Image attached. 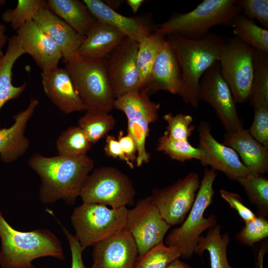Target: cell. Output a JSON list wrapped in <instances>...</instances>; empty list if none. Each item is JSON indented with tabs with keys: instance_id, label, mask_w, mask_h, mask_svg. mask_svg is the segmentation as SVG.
I'll return each instance as SVG.
<instances>
[{
	"instance_id": "1",
	"label": "cell",
	"mask_w": 268,
	"mask_h": 268,
	"mask_svg": "<svg viewBox=\"0 0 268 268\" xmlns=\"http://www.w3.org/2000/svg\"><path fill=\"white\" fill-rule=\"evenodd\" d=\"M28 166L39 176V198L44 204L62 200L73 205L82 185L94 167L95 161L86 155L45 156L37 153L28 160Z\"/></svg>"
},
{
	"instance_id": "2",
	"label": "cell",
	"mask_w": 268,
	"mask_h": 268,
	"mask_svg": "<svg viewBox=\"0 0 268 268\" xmlns=\"http://www.w3.org/2000/svg\"><path fill=\"white\" fill-rule=\"evenodd\" d=\"M227 38L209 32L200 39L193 40L176 35L166 39L176 54L181 69L183 87L180 96L184 102L197 109L200 100V80L206 70L218 61Z\"/></svg>"
},
{
	"instance_id": "3",
	"label": "cell",
	"mask_w": 268,
	"mask_h": 268,
	"mask_svg": "<svg viewBox=\"0 0 268 268\" xmlns=\"http://www.w3.org/2000/svg\"><path fill=\"white\" fill-rule=\"evenodd\" d=\"M0 237L2 268H35L33 261L46 257L66 259L62 244L52 231L47 229L17 230L5 220L0 210Z\"/></svg>"
},
{
	"instance_id": "4",
	"label": "cell",
	"mask_w": 268,
	"mask_h": 268,
	"mask_svg": "<svg viewBox=\"0 0 268 268\" xmlns=\"http://www.w3.org/2000/svg\"><path fill=\"white\" fill-rule=\"evenodd\" d=\"M241 10L237 0H204L186 13L175 12L165 22L156 25L154 31L166 35H176L200 39L216 25L230 26Z\"/></svg>"
},
{
	"instance_id": "5",
	"label": "cell",
	"mask_w": 268,
	"mask_h": 268,
	"mask_svg": "<svg viewBox=\"0 0 268 268\" xmlns=\"http://www.w3.org/2000/svg\"><path fill=\"white\" fill-rule=\"evenodd\" d=\"M63 62L86 111L110 113L116 99L107 74L106 59L74 55Z\"/></svg>"
},
{
	"instance_id": "6",
	"label": "cell",
	"mask_w": 268,
	"mask_h": 268,
	"mask_svg": "<svg viewBox=\"0 0 268 268\" xmlns=\"http://www.w3.org/2000/svg\"><path fill=\"white\" fill-rule=\"evenodd\" d=\"M217 173L205 168L193 205L181 226L172 230L167 236V246L176 248L184 259L191 258L201 234L217 223L214 214L205 218L203 214L211 204L214 195L213 185Z\"/></svg>"
},
{
	"instance_id": "7",
	"label": "cell",
	"mask_w": 268,
	"mask_h": 268,
	"mask_svg": "<svg viewBox=\"0 0 268 268\" xmlns=\"http://www.w3.org/2000/svg\"><path fill=\"white\" fill-rule=\"evenodd\" d=\"M128 210L127 207L110 208L83 202L73 209L70 217L74 236L84 250L94 246L125 229Z\"/></svg>"
},
{
	"instance_id": "8",
	"label": "cell",
	"mask_w": 268,
	"mask_h": 268,
	"mask_svg": "<svg viewBox=\"0 0 268 268\" xmlns=\"http://www.w3.org/2000/svg\"><path fill=\"white\" fill-rule=\"evenodd\" d=\"M135 191L131 178L110 166L95 169L86 178L79 197L84 202L121 208L134 203Z\"/></svg>"
},
{
	"instance_id": "9",
	"label": "cell",
	"mask_w": 268,
	"mask_h": 268,
	"mask_svg": "<svg viewBox=\"0 0 268 268\" xmlns=\"http://www.w3.org/2000/svg\"><path fill=\"white\" fill-rule=\"evenodd\" d=\"M255 49L238 38H227L219 59L221 75L236 103L249 100L253 79Z\"/></svg>"
},
{
	"instance_id": "10",
	"label": "cell",
	"mask_w": 268,
	"mask_h": 268,
	"mask_svg": "<svg viewBox=\"0 0 268 268\" xmlns=\"http://www.w3.org/2000/svg\"><path fill=\"white\" fill-rule=\"evenodd\" d=\"M200 183L199 174L191 172L166 188L152 189L151 200L170 226L185 220L195 201Z\"/></svg>"
},
{
	"instance_id": "11",
	"label": "cell",
	"mask_w": 268,
	"mask_h": 268,
	"mask_svg": "<svg viewBox=\"0 0 268 268\" xmlns=\"http://www.w3.org/2000/svg\"><path fill=\"white\" fill-rule=\"evenodd\" d=\"M170 227L150 196L139 200L134 208L128 210L125 229L135 242L138 257L163 241Z\"/></svg>"
},
{
	"instance_id": "12",
	"label": "cell",
	"mask_w": 268,
	"mask_h": 268,
	"mask_svg": "<svg viewBox=\"0 0 268 268\" xmlns=\"http://www.w3.org/2000/svg\"><path fill=\"white\" fill-rule=\"evenodd\" d=\"M199 94L200 101H204L214 109L226 132L243 127L231 91L221 75L218 61L209 67L201 77Z\"/></svg>"
},
{
	"instance_id": "13",
	"label": "cell",
	"mask_w": 268,
	"mask_h": 268,
	"mask_svg": "<svg viewBox=\"0 0 268 268\" xmlns=\"http://www.w3.org/2000/svg\"><path fill=\"white\" fill-rule=\"evenodd\" d=\"M138 42L125 37L106 59L107 71L115 99L140 90L136 56Z\"/></svg>"
},
{
	"instance_id": "14",
	"label": "cell",
	"mask_w": 268,
	"mask_h": 268,
	"mask_svg": "<svg viewBox=\"0 0 268 268\" xmlns=\"http://www.w3.org/2000/svg\"><path fill=\"white\" fill-rule=\"evenodd\" d=\"M198 132V147L201 152L200 162L202 165L209 166L214 171H220L229 179L235 181L250 173L235 151L214 138L209 123L201 122Z\"/></svg>"
},
{
	"instance_id": "15",
	"label": "cell",
	"mask_w": 268,
	"mask_h": 268,
	"mask_svg": "<svg viewBox=\"0 0 268 268\" xmlns=\"http://www.w3.org/2000/svg\"><path fill=\"white\" fill-rule=\"evenodd\" d=\"M91 268H134L137 248L126 229L93 246Z\"/></svg>"
},
{
	"instance_id": "16",
	"label": "cell",
	"mask_w": 268,
	"mask_h": 268,
	"mask_svg": "<svg viewBox=\"0 0 268 268\" xmlns=\"http://www.w3.org/2000/svg\"><path fill=\"white\" fill-rule=\"evenodd\" d=\"M25 54H28L46 72L58 67L62 54L55 43L31 20L16 31Z\"/></svg>"
},
{
	"instance_id": "17",
	"label": "cell",
	"mask_w": 268,
	"mask_h": 268,
	"mask_svg": "<svg viewBox=\"0 0 268 268\" xmlns=\"http://www.w3.org/2000/svg\"><path fill=\"white\" fill-rule=\"evenodd\" d=\"M182 87L183 77L180 64L166 38L155 58L149 81L144 88L150 95L163 90L180 95Z\"/></svg>"
},
{
	"instance_id": "18",
	"label": "cell",
	"mask_w": 268,
	"mask_h": 268,
	"mask_svg": "<svg viewBox=\"0 0 268 268\" xmlns=\"http://www.w3.org/2000/svg\"><path fill=\"white\" fill-rule=\"evenodd\" d=\"M43 90L51 101L65 114L86 111L71 77L65 68L58 67L41 72Z\"/></svg>"
},
{
	"instance_id": "19",
	"label": "cell",
	"mask_w": 268,
	"mask_h": 268,
	"mask_svg": "<svg viewBox=\"0 0 268 268\" xmlns=\"http://www.w3.org/2000/svg\"><path fill=\"white\" fill-rule=\"evenodd\" d=\"M83 1L97 21L115 27L126 37L138 43L155 30L156 26L149 19L142 17L124 16L100 0H83Z\"/></svg>"
},
{
	"instance_id": "20",
	"label": "cell",
	"mask_w": 268,
	"mask_h": 268,
	"mask_svg": "<svg viewBox=\"0 0 268 268\" xmlns=\"http://www.w3.org/2000/svg\"><path fill=\"white\" fill-rule=\"evenodd\" d=\"M39 101L31 98L28 107L13 117V124L9 128L0 129V159L5 163L15 162L23 156L30 145L24 133Z\"/></svg>"
},
{
	"instance_id": "21",
	"label": "cell",
	"mask_w": 268,
	"mask_h": 268,
	"mask_svg": "<svg viewBox=\"0 0 268 268\" xmlns=\"http://www.w3.org/2000/svg\"><path fill=\"white\" fill-rule=\"evenodd\" d=\"M33 20L58 47L63 60L74 56L85 38L47 8L40 10Z\"/></svg>"
},
{
	"instance_id": "22",
	"label": "cell",
	"mask_w": 268,
	"mask_h": 268,
	"mask_svg": "<svg viewBox=\"0 0 268 268\" xmlns=\"http://www.w3.org/2000/svg\"><path fill=\"white\" fill-rule=\"evenodd\" d=\"M223 144L232 148L250 173L264 174L268 170V148L258 141L243 127L226 132Z\"/></svg>"
},
{
	"instance_id": "23",
	"label": "cell",
	"mask_w": 268,
	"mask_h": 268,
	"mask_svg": "<svg viewBox=\"0 0 268 268\" xmlns=\"http://www.w3.org/2000/svg\"><path fill=\"white\" fill-rule=\"evenodd\" d=\"M125 37L115 27L97 21L85 36L74 55L93 59H105Z\"/></svg>"
},
{
	"instance_id": "24",
	"label": "cell",
	"mask_w": 268,
	"mask_h": 268,
	"mask_svg": "<svg viewBox=\"0 0 268 268\" xmlns=\"http://www.w3.org/2000/svg\"><path fill=\"white\" fill-rule=\"evenodd\" d=\"M47 8L78 33L86 36L97 20L83 1L79 0H48Z\"/></svg>"
},
{
	"instance_id": "25",
	"label": "cell",
	"mask_w": 268,
	"mask_h": 268,
	"mask_svg": "<svg viewBox=\"0 0 268 268\" xmlns=\"http://www.w3.org/2000/svg\"><path fill=\"white\" fill-rule=\"evenodd\" d=\"M7 42L6 51L0 61V110L7 102L18 98L27 87L26 82L18 86L12 83L13 65L25 52L16 35L8 38Z\"/></svg>"
},
{
	"instance_id": "26",
	"label": "cell",
	"mask_w": 268,
	"mask_h": 268,
	"mask_svg": "<svg viewBox=\"0 0 268 268\" xmlns=\"http://www.w3.org/2000/svg\"><path fill=\"white\" fill-rule=\"evenodd\" d=\"M149 96L145 88L131 92L116 99L114 108L123 112L127 120L143 119L152 123L158 119L160 105Z\"/></svg>"
},
{
	"instance_id": "27",
	"label": "cell",
	"mask_w": 268,
	"mask_h": 268,
	"mask_svg": "<svg viewBox=\"0 0 268 268\" xmlns=\"http://www.w3.org/2000/svg\"><path fill=\"white\" fill-rule=\"evenodd\" d=\"M227 233L221 234V226L215 225L208 229L205 236H201L194 253L202 256L207 251L209 255L211 268H233L229 264L227 247L230 242Z\"/></svg>"
},
{
	"instance_id": "28",
	"label": "cell",
	"mask_w": 268,
	"mask_h": 268,
	"mask_svg": "<svg viewBox=\"0 0 268 268\" xmlns=\"http://www.w3.org/2000/svg\"><path fill=\"white\" fill-rule=\"evenodd\" d=\"M253 67L250 104L254 109L268 108V53L255 50Z\"/></svg>"
},
{
	"instance_id": "29",
	"label": "cell",
	"mask_w": 268,
	"mask_h": 268,
	"mask_svg": "<svg viewBox=\"0 0 268 268\" xmlns=\"http://www.w3.org/2000/svg\"><path fill=\"white\" fill-rule=\"evenodd\" d=\"M165 39V35L154 31L138 43L136 64L140 89L149 81L153 63Z\"/></svg>"
},
{
	"instance_id": "30",
	"label": "cell",
	"mask_w": 268,
	"mask_h": 268,
	"mask_svg": "<svg viewBox=\"0 0 268 268\" xmlns=\"http://www.w3.org/2000/svg\"><path fill=\"white\" fill-rule=\"evenodd\" d=\"M231 27L235 36L243 42L255 50L268 53V30L241 13L235 17Z\"/></svg>"
},
{
	"instance_id": "31",
	"label": "cell",
	"mask_w": 268,
	"mask_h": 268,
	"mask_svg": "<svg viewBox=\"0 0 268 268\" xmlns=\"http://www.w3.org/2000/svg\"><path fill=\"white\" fill-rule=\"evenodd\" d=\"M237 181L243 187L250 201L256 206L257 215L268 217V179L263 174L250 173Z\"/></svg>"
},
{
	"instance_id": "32",
	"label": "cell",
	"mask_w": 268,
	"mask_h": 268,
	"mask_svg": "<svg viewBox=\"0 0 268 268\" xmlns=\"http://www.w3.org/2000/svg\"><path fill=\"white\" fill-rule=\"evenodd\" d=\"M92 144L83 131L78 126H71L64 130L56 142L58 155L77 156L86 155Z\"/></svg>"
},
{
	"instance_id": "33",
	"label": "cell",
	"mask_w": 268,
	"mask_h": 268,
	"mask_svg": "<svg viewBox=\"0 0 268 268\" xmlns=\"http://www.w3.org/2000/svg\"><path fill=\"white\" fill-rule=\"evenodd\" d=\"M116 121L110 113L86 111L77 125L83 131L92 144L105 137L115 127Z\"/></svg>"
},
{
	"instance_id": "34",
	"label": "cell",
	"mask_w": 268,
	"mask_h": 268,
	"mask_svg": "<svg viewBox=\"0 0 268 268\" xmlns=\"http://www.w3.org/2000/svg\"><path fill=\"white\" fill-rule=\"evenodd\" d=\"M156 150L180 162L192 159L200 161L201 158V152L199 147H194L188 140L172 139L165 133L159 138Z\"/></svg>"
},
{
	"instance_id": "35",
	"label": "cell",
	"mask_w": 268,
	"mask_h": 268,
	"mask_svg": "<svg viewBox=\"0 0 268 268\" xmlns=\"http://www.w3.org/2000/svg\"><path fill=\"white\" fill-rule=\"evenodd\" d=\"M47 3L45 0H18L14 8L8 9L2 13L1 19L10 23L17 31L27 21L33 20L40 10L46 8Z\"/></svg>"
},
{
	"instance_id": "36",
	"label": "cell",
	"mask_w": 268,
	"mask_h": 268,
	"mask_svg": "<svg viewBox=\"0 0 268 268\" xmlns=\"http://www.w3.org/2000/svg\"><path fill=\"white\" fill-rule=\"evenodd\" d=\"M181 257V254L176 248L165 245L162 241L138 257L134 268H166Z\"/></svg>"
},
{
	"instance_id": "37",
	"label": "cell",
	"mask_w": 268,
	"mask_h": 268,
	"mask_svg": "<svg viewBox=\"0 0 268 268\" xmlns=\"http://www.w3.org/2000/svg\"><path fill=\"white\" fill-rule=\"evenodd\" d=\"M244 222V226L236 235V239L242 244L253 246L268 238V217L257 215L255 218Z\"/></svg>"
},
{
	"instance_id": "38",
	"label": "cell",
	"mask_w": 268,
	"mask_h": 268,
	"mask_svg": "<svg viewBox=\"0 0 268 268\" xmlns=\"http://www.w3.org/2000/svg\"><path fill=\"white\" fill-rule=\"evenodd\" d=\"M163 119L167 123L164 133L170 138L178 140H188L195 127L192 125L193 117L190 115L171 113L165 114Z\"/></svg>"
},
{
	"instance_id": "39",
	"label": "cell",
	"mask_w": 268,
	"mask_h": 268,
	"mask_svg": "<svg viewBox=\"0 0 268 268\" xmlns=\"http://www.w3.org/2000/svg\"><path fill=\"white\" fill-rule=\"evenodd\" d=\"M241 13L252 19H257L262 27L268 30V0H237Z\"/></svg>"
},
{
	"instance_id": "40",
	"label": "cell",
	"mask_w": 268,
	"mask_h": 268,
	"mask_svg": "<svg viewBox=\"0 0 268 268\" xmlns=\"http://www.w3.org/2000/svg\"><path fill=\"white\" fill-rule=\"evenodd\" d=\"M254 116L248 130L258 141L268 148V108L254 109Z\"/></svg>"
},
{
	"instance_id": "41",
	"label": "cell",
	"mask_w": 268,
	"mask_h": 268,
	"mask_svg": "<svg viewBox=\"0 0 268 268\" xmlns=\"http://www.w3.org/2000/svg\"><path fill=\"white\" fill-rule=\"evenodd\" d=\"M220 194L230 206L237 212L244 222L256 218L257 215L244 204L242 198L238 194L223 189L220 190Z\"/></svg>"
},
{
	"instance_id": "42",
	"label": "cell",
	"mask_w": 268,
	"mask_h": 268,
	"mask_svg": "<svg viewBox=\"0 0 268 268\" xmlns=\"http://www.w3.org/2000/svg\"><path fill=\"white\" fill-rule=\"evenodd\" d=\"M105 137L104 147L105 154L107 156L117 158L125 162L130 168L133 169L134 167V163L126 156L116 137L109 134Z\"/></svg>"
},
{
	"instance_id": "43",
	"label": "cell",
	"mask_w": 268,
	"mask_h": 268,
	"mask_svg": "<svg viewBox=\"0 0 268 268\" xmlns=\"http://www.w3.org/2000/svg\"><path fill=\"white\" fill-rule=\"evenodd\" d=\"M65 236L67 240L71 255V268H86L85 266L82 253L84 249L75 236L67 232Z\"/></svg>"
},
{
	"instance_id": "44",
	"label": "cell",
	"mask_w": 268,
	"mask_h": 268,
	"mask_svg": "<svg viewBox=\"0 0 268 268\" xmlns=\"http://www.w3.org/2000/svg\"><path fill=\"white\" fill-rule=\"evenodd\" d=\"M117 140L126 156L133 163L135 162L137 147L133 138L128 134L124 135L123 131H122L119 132Z\"/></svg>"
},
{
	"instance_id": "45",
	"label": "cell",
	"mask_w": 268,
	"mask_h": 268,
	"mask_svg": "<svg viewBox=\"0 0 268 268\" xmlns=\"http://www.w3.org/2000/svg\"><path fill=\"white\" fill-rule=\"evenodd\" d=\"M5 2L4 0H0V6L3 5ZM6 31V27L4 24H0V45L3 47L7 40L8 38L5 32Z\"/></svg>"
},
{
	"instance_id": "46",
	"label": "cell",
	"mask_w": 268,
	"mask_h": 268,
	"mask_svg": "<svg viewBox=\"0 0 268 268\" xmlns=\"http://www.w3.org/2000/svg\"><path fill=\"white\" fill-rule=\"evenodd\" d=\"M128 4L131 7L133 12L135 13L138 10L139 7L144 2L143 0H127Z\"/></svg>"
},
{
	"instance_id": "47",
	"label": "cell",
	"mask_w": 268,
	"mask_h": 268,
	"mask_svg": "<svg viewBox=\"0 0 268 268\" xmlns=\"http://www.w3.org/2000/svg\"><path fill=\"white\" fill-rule=\"evenodd\" d=\"M179 259H177L171 262L166 268H192L188 264L181 261Z\"/></svg>"
},
{
	"instance_id": "48",
	"label": "cell",
	"mask_w": 268,
	"mask_h": 268,
	"mask_svg": "<svg viewBox=\"0 0 268 268\" xmlns=\"http://www.w3.org/2000/svg\"><path fill=\"white\" fill-rule=\"evenodd\" d=\"M104 2L108 6L115 10V8H118L122 1L120 0H106Z\"/></svg>"
},
{
	"instance_id": "49",
	"label": "cell",
	"mask_w": 268,
	"mask_h": 268,
	"mask_svg": "<svg viewBox=\"0 0 268 268\" xmlns=\"http://www.w3.org/2000/svg\"><path fill=\"white\" fill-rule=\"evenodd\" d=\"M2 48V47L0 45V61L2 59L4 55L1 50Z\"/></svg>"
}]
</instances>
